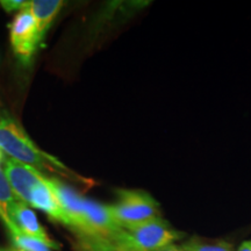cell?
<instances>
[{
    "instance_id": "obj_16",
    "label": "cell",
    "mask_w": 251,
    "mask_h": 251,
    "mask_svg": "<svg viewBox=\"0 0 251 251\" xmlns=\"http://www.w3.org/2000/svg\"><path fill=\"white\" fill-rule=\"evenodd\" d=\"M8 251H21V250L15 249V248H11V249H8Z\"/></svg>"
},
{
    "instance_id": "obj_10",
    "label": "cell",
    "mask_w": 251,
    "mask_h": 251,
    "mask_svg": "<svg viewBox=\"0 0 251 251\" xmlns=\"http://www.w3.org/2000/svg\"><path fill=\"white\" fill-rule=\"evenodd\" d=\"M15 200L18 199L15 198L13 191H12L4 169L0 168V219L4 222L6 227L13 224L11 218H9L8 208L11 203L14 202Z\"/></svg>"
},
{
    "instance_id": "obj_8",
    "label": "cell",
    "mask_w": 251,
    "mask_h": 251,
    "mask_svg": "<svg viewBox=\"0 0 251 251\" xmlns=\"http://www.w3.org/2000/svg\"><path fill=\"white\" fill-rule=\"evenodd\" d=\"M64 5L62 0H33L27 1L26 8L35 19L41 39L43 40L52 20Z\"/></svg>"
},
{
    "instance_id": "obj_2",
    "label": "cell",
    "mask_w": 251,
    "mask_h": 251,
    "mask_svg": "<svg viewBox=\"0 0 251 251\" xmlns=\"http://www.w3.org/2000/svg\"><path fill=\"white\" fill-rule=\"evenodd\" d=\"M175 230L161 216L129 229H121L113 236L114 251H155L179 240Z\"/></svg>"
},
{
    "instance_id": "obj_11",
    "label": "cell",
    "mask_w": 251,
    "mask_h": 251,
    "mask_svg": "<svg viewBox=\"0 0 251 251\" xmlns=\"http://www.w3.org/2000/svg\"><path fill=\"white\" fill-rule=\"evenodd\" d=\"M185 251H233L231 244L225 241H208L200 240V238H192L183 246Z\"/></svg>"
},
{
    "instance_id": "obj_9",
    "label": "cell",
    "mask_w": 251,
    "mask_h": 251,
    "mask_svg": "<svg viewBox=\"0 0 251 251\" xmlns=\"http://www.w3.org/2000/svg\"><path fill=\"white\" fill-rule=\"evenodd\" d=\"M15 249L21 251H51V248L35 238H31L21 233L14 224L7 228Z\"/></svg>"
},
{
    "instance_id": "obj_15",
    "label": "cell",
    "mask_w": 251,
    "mask_h": 251,
    "mask_svg": "<svg viewBox=\"0 0 251 251\" xmlns=\"http://www.w3.org/2000/svg\"><path fill=\"white\" fill-rule=\"evenodd\" d=\"M2 159H4V156H2V151H1V149H0V163L2 162Z\"/></svg>"
},
{
    "instance_id": "obj_12",
    "label": "cell",
    "mask_w": 251,
    "mask_h": 251,
    "mask_svg": "<svg viewBox=\"0 0 251 251\" xmlns=\"http://www.w3.org/2000/svg\"><path fill=\"white\" fill-rule=\"evenodd\" d=\"M0 5L2 6V8H4L6 12L11 13V12H20L21 9H24L26 7L27 1H23V0H1V1H0Z\"/></svg>"
},
{
    "instance_id": "obj_6",
    "label": "cell",
    "mask_w": 251,
    "mask_h": 251,
    "mask_svg": "<svg viewBox=\"0 0 251 251\" xmlns=\"http://www.w3.org/2000/svg\"><path fill=\"white\" fill-rule=\"evenodd\" d=\"M8 214L12 222L17 226V228L21 233L46 243L51 249L59 250L61 246L49 237L45 228L41 226L39 220H37L36 214L33 212V209H30V207L27 203L20 201V200H15L9 206Z\"/></svg>"
},
{
    "instance_id": "obj_5",
    "label": "cell",
    "mask_w": 251,
    "mask_h": 251,
    "mask_svg": "<svg viewBox=\"0 0 251 251\" xmlns=\"http://www.w3.org/2000/svg\"><path fill=\"white\" fill-rule=\"evenodd\" d=\"M4 171L15 198L28 205L31 191L43 180L45 175L33 166L23 164L12 158L5 161Z\"/></svg>"
},
{
    "instance_id": "obj_4",
    "label": "cell",
    "mask_w": 251,
    "mask_h": 251,
    "mask_svg": "<svg viewBox=\"0 0 251 251\" xmlns=\"http://www.w3.org/2000/svg\"><path fill=\"white\" fill-rule=\"evenodd\" d=\"M9 37L15 56L24 64H28L35 55L42 39L35 19L26 7L15 15L9 25Z\"/></svg>"
},
{
    "instance_id": "obj_7",
    "label": "cell",
    "mask_w": 251,
    "mask_h": 251,
    "mask_svg": "<svg viewBox=\"0 0 251 251\" xmlns=\"http://www.w3.org/2000/svg\"><path fill=\"white\" fill-rule=\"evenodd\" d=\"M28 205L45 212L49 218L55 220V221L61 222L68 227L70 226L67 213L63 209L61 202L56 196L54 187H52L51 179L46 176L43 180L33 188Z\"/></svg>"
},
{
    "instance_id": "obj_14",
    "label": "cell",
    "mask_w": 251,
    "mask_h": 251,
    "mask_svg": "<svg viewBox=\"0 0 251 251\" xmlns=\"http://www.w3.org/2000/svg\"><path fill=\"white\" fill-rule=\"evenodd\" d=\"M237 251H251V240L246 241V242L241 244Z\"/></svg>"
},
{
    "instance_id": "obj_17",
    "label": "cell",
    "mask_w": 251,
    "mask_h": 251,
    "mask_svg": "<svg viewBox=\"0 0 251 251\" xmlns=\"http://www.w3.org/2000/svg\"><path fill=\"white\" fill-rule=\"evenodd\" d=\"M0 251H8V249H4V248H0Z\"/></svg>"
},
{
    "instance_id": "obj_1",
    "label": "cell",
    "mask_w": 251,
    "mask_h": 251,
    "mask_svg": "<svg viewBox=\"0 0 251 251\" xmlns=\"http://www.w3.org/2000/svg\"><path fill=\"white\" fill-rule=\"evenodd\" d=\"M0 149L14 161L35 169L64 171L67 175L74 174L55 157L40 150L23 127L8 115L0 119Z\"/></svg>"
},
{
    "instance_id": "obj_3",
    "label": "cell",
    "mask_w": 251,
    "mask_h": 251,
    "mask_svg": "<svg viewBox=\"0 0 251 251\" xmlns=\"http://www.w3.org/2000/svg\"><path fill=\"white\" fill-rule=\"evenodd\" d=\"M115 224L129 229L159 216V206L149 193L139 190L118 191V201L108 206Z\"/></svg>"
},
{
    "instance_id": "obj_13",
    "label": "cell",
    "mask_w": 251,
    "mask_h": 251,
    "mask_svg": "<svg viewBox=\"0 0 251 251\" xmlns=\"http://www.w3.org/2000/svg\"><path fill=\"white\" fill-rule=\"evenodd\" d=\"M155 251H185L183 246H177V244L172 243L170 246H166L164 248H161V249L155 250Z\"/></svg>"
}]
</instances>
